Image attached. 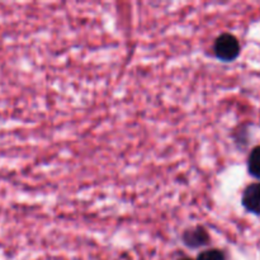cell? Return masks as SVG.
Returning <instances> with one entry per match:
<instances>
[{
  "label": "cell",
  "instance_id": "obj_5",
  "mask_svg": "<svg viewBox=\"0 0 260 260\" xmlns=\"http://www.w3.org/2000/svg\"><path fill=\"white\" fill-rule=\"evenodd\" d=\"M197 260H226L223 251L218 250V249H210V250H205L198 255Z\"/></svg>",
  "mask_w": 260,
  "mask_h": 260
},
{
  "label": "cell",
  "instance_id": "obj_1",
  "mask_svg": "<svg viewBox=\"0 0 260 260\" xmlns=\"http://www.w3.org/2000/svg\"><path fill=\"white\" fill-rule=\"evenodd\" d=\"M213 53L222 62H233L241 53L240 42L231 33H222L215 40Z\"/></svg>",
  "mask_w": 260,
  "mask_h": 260
},
{
  "label": "cell",
  "instance_id": "obj_4",
  "mask_svg": "<svg viewBox=\"0 0 260 260\" xmlns=\"http://www.w3.org/2000/svg\"><path fill=\"white\" fill-rule=\"evenodd\" d=\"M248 173L253 178L260 180V145L254 147L249 154Z\"/></svg>",
  "mask_w": 260,
  "mask_h": 260
},
{
  "label": "cell",
  "instance_id": "obj_6",
  "mask_svg": "<svg viewBox=\"0 0 260 260\" xmlns=\"http://www.w3.org/2000/svg\"><path fill=\"white\" fill-rule=\"evenodd\" d=\"M179 260H192L190 258H182V259H179Z\"/></svg>",
  "mask_w": 260,
  "mask_h": 260
},
{
  "label": "cell",
  "instance_id": "obj_2",
  "mask_svg": "<svg viewBox=\"0 0 260 260\" xmlns=\"http://www.w3.org/2000/svg\"><path fill=\"white\" fill-rule=\"evenodd\" d=\"M182 240L187 248L198 249L210 244L211 238L208 231L203 226H194L183 233Z\"/></svg>",
  "mask_w": 260,
  "mask_h": 260
},
{
  "label": "cell",
  "instance_id": "obj_3",
  "mask_svg": "<svg viewBox=\"0 0 260 260\" xmlns=\"http://www.w3.org/2000/svg\"><path fill=\"white\" fill-rule=\"evenodd\" d=\"M241 205L249 213L260 216V183H251L244 189Z\"/></svg>",
  "mask_w": 260,
  "mask_h": 260
}]
</instances>
